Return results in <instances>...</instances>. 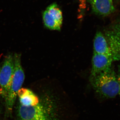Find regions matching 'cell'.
I'll return each instance as SVG.
<instances>
[{
    "label": "cell",
    "instance_id": "cell-9",
    "mask_svg": "<svg viewBox=\"0 0 120 120\" xmlns=\"http://www.w3.org/2000/svg\"><path fill=\"white\" fill-rule=\"evenodd\" d=\"M105 35L111 51L113 61L120 60V38L112 31H107Z\"/></svg>",
    "mask_w": 120,
    "mask_h": 120
},
{
    "label": "cell",
    "instance_id": "cell-7",
    "mask_svg": "<svg viewBox=\"0 0 120 120\" xmlns=\"http://www.w3.org/2000/svg\"><path fill=\"white\" fill-rule=\"evenodd\" d=\"M92 11L99 15H108L115 11L113 0H88Z\"/></svg>",
    "mask_w": 120,
    "mask_h": 120
},
{
    "label": "cell",
    "instance_id": "cell-8",
    "mask_svg": "<svg viewBox=\"0 0 120 120\" xmlns=\"http://www.w3.org/2000/svg\"><path fill=\"white\" fill-rule=\"evenodd\" d=\"M94 53L105 55L112 59L111 51L107 40L102 32H97L95 35L94 39Z\"/></svg>",
    "mask_w": 120,
    "mask_h": 120
},
{
    "label": "cell",
    "instance_id": "cell-5",
    "mask_svg": "<svg viewBox=\"0 0 120 120\" xmlns=\"http://www.w3.org/2000/svg\"><path fill=\"white\" fill-rule=\"evenodd\" d=\"M43 23L46 28L50 30H60L63 21L61 10L56 4L47 7L42 14Z\"/></svg>",
    "mask_w": 120,
    "mask_h": 120
},
{
    "label": "cell",
    "instance_id": "cell-4",
    "mask_svg": "<svg viewBox=\"0 0 120 120\" xmlns=\"http://www.w3.org/2000/svg\"><path fill=\"white\" fill-rule=\"evenodd\" d=\"M14 71L13 56L10 54L0 68V94L5 98L10 89Z\"/></svg>",
    "mask_w": 120,
    "mask_h": 120
},
{
    "label": "cell",
    "instance_id": "cell-11",
    "mask_svg": "<svg viewBox=\"0 0 120 120\" xmlns=\"http://www.w3.org/2000/svg\"><path fill=\"white\" fill-rule=\"evenodd\" d=\"M112 31L120 38V19L113 26Z\"/></svg>",
    "mask_w": 120,
    "mask_h": 120
},
{
    "label": "cell",
    "instance_id": "cell-10",
    "mask_svg": "<svg viewBox=\"0 0 120 120\" xmlns=\"http://www.w3.org/2000/svg\"><path fill=\"white\" fill-rule=\"evenodd\" d=\"M20 105L24 106H30L38 104L39 101L38 97L30 90L21 88L17 93Z\"/></svg>",
    "mask_w": 120,
    "mask_h": 120
},
{
    "label": "cell",
    "instance_id": "cell-3",
    "mask_svg": "<svg viewBox=\"0 0 120 120\" xmlns=\"http://www.w3.org/2000/svg\"><path fill=\"white\" fill-rule=\"evenodd\" d=\"M14 71L11 87L5 98L9 111L12 109L17 96V93L21 89L25 79V75L21 63V54L15 53L13 56Z\"/></svg>",
    "mask_w": 120,
    "mask_h": 120
},
{
    "label": "cell",
    "instance_id": "cell-2",
    "mask_svg": "<svg viewBox=\"0 0 120 120\" xmlns=\"http://www.w3.org/2000/svg\"><path fill=\"white\" fill-rule=\"evenodd\" d=\"M90 81L95 92L102 98H114L119 94L120 88L116 74L112 67L90 78Z\"/></svg>",
    "mask_w": 120,
    "mask_h": 120
},
{
    "label": "cell",
    "instance_id": "cell-12",
    "mask_svg": "<svg viewBox=\"0 0 120 120\" xmlns=\"http://www.w3.org/2000/svg\"><path fill=\"white\" fill-rule=\"evenodd\" d=\"M116 77L118 84H119V88H120V91H119L118 95L120 96V65H118V71H117V74L116 75Z\"/></svg>",
    "mask_w": 120,
    "mask_h": 120
},
{
    "label": "cell",
    "instance_id": "cell-6",
    "mask_svg": "<svg viewBox=\"0 0 120 120\" xmlns=\"http://www.w3.org/2000/svg\"><path fill=\"white\" fill-rule=\"evenodd\" d=\"M112 61V58L107 56L94 53L90 78L110 68Z\"/></svg>",
    "mask_w": 120,
    "mask_h": 120
},
{
    "label": "cell",
    "instance_id": "cell-1",
    "mask_svg": "<svg viewBox=\"0 0 120 120\" xmlns=\"http://www.w3.org/2000/svg\"><path fill=\"white\" fill-rule=\"evenodd\" d=\"M56 104L51 97H47L42 102L30 106L20 105L19 116L21 120H57Z\"/></svg>",
    "mask_w": 120,
    "mask_h": 120
}]
</instances>
